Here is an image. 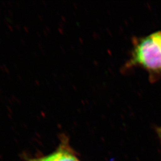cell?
Segmentation results:
<instances>
[{"label":"cell","instance_id":"1","mask_svg":"<svg viewBox=\"0 0 161 161\" xmlns=\"http://www.w3.org/2000/svg\"><path fill=\"white\" fill-rule=\"evenodd\" d=\"M126 66L127 68L140 66L146 69L151 75L161 74V44L159 31L136 40L131 56Z\"/></svg>","mask_w":161,"mask_h":161},{"label":"cell","instance_id":"2","mask_svg":"<svg viewBox=\"0 0 161 161\" xmlns=\"http://www.w3.org/2000/svg\"><path fill=\"white\" fill-rule=\"evenodd\" d=\"M33 161H80L72 153L65 150H58L51 155Z\"/></svg>","mask_w":161,"mask_h":161},{"label":"cell","instance_id":"3","mask_svg":"<svg viewBox=\"0 0 161 161\" xmlns=\"http://www.w3.org/2000/svg\"><path fill=\"white\" fill-rule=\"evenodd\" d=\"M156 131H157L158 135L159 136V137L161 140V127L158 128L157 130H156Z\"/></svg>","mask_w":161,"mask_h":161},{"label":"cell","instance_id":"4","mask_svg":"<svg viewBox=\"0 0 161 161\" xmlns=\"http://www.w3.org/2000/svg\"><path fill=\"white\" fill-rule=\"evenodd\" d=\"M160 32V41H161V31H159Z\"/></svg>","mask_w":161,"mask_h":161}]
</instances>
